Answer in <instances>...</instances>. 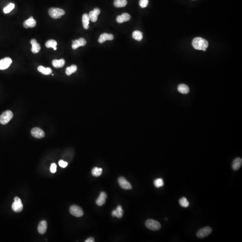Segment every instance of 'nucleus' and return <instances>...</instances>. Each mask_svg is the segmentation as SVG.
Wrapping results in <instances>:
<instances>
[{
  "label": "nucleus",
  "instance_id": "f257e3e1",
  "mask_svg": "<svg viewBox=\"0 0 242 242\" xmlns=\"http://www.w3.org/2000/svg\"><path fill=\"white\" fill-rule=\"evenodd\" d=\"M192 46L196 50L206 51L208 47V42L201 37H196L193 39L192 42Z\"/></svg>",
  "mask_w": 242,
  "mask_h": 242
},
{
  "label": "nucleus",
  "instance_id": "f03ea898",
  "mask_svg": "<svg viewBox=\"0 0 242 242\" xmlns=\"http://www.w3.org/2000/svg\"><path fill=\"white\" fill-rule=\"evenodd\" d=\"M49 14L51 18L54 19H60L62 15L65 14V11L60 8H51L49 10Z\"/></svg>",
  "mask_w": 242,
  "mask_h": 242
},
{
  "label": "nucleus",
  "instance_id": "7ed1b4c3",
  "mask_svg": "<svg viewBox=\"0 0 242 242\" xmlns=\"http://www.w3.org/2000/svg\"><path fill=\"white\" fill-rule=\"evenodd\" d=\"M13 117V114L11 110H7L0 116V123L2 125H6L10 122Z\"/></svg>",
  "mask_w": 242,
  "mask_h": 242
},
{
  "label": "nucleus",
  "instance_id": "20e7f679",
  "mask_svg": "<svg viewBox=\"0 0 242 242\" xmlns=\"http://www.w3.org/2000/svg\"><path fill=\"white\" fill-rule=\"evenodd\" d=\"M145 225L148 229L153 231H158L161 228L160 223L154 220H148L145 222Z\"/></svg>",
  "mask_w": 242,
  "mask_h": 242
},
{
  "label": "nucleus",
  "instance_id": "39448f33",
  "mask_svg": "<svg viewBox=\"0 0 242 242\" xmlns=\"http://www.w3.org/2000/svg\"><path fill=\"white\" fill-rule=\"evenodd\" d=\"M12 208L14 212L19 213L21 212L23 209V204L20 198L15 197L14 199V202L12 205Z\"/></svg>",
  "mask_w": 242,
  "mask_h": 242
},
{
  "label": "nucleus",
  "instance_id": "423d86ee",
  "mask_svg": "<svg viewBox=\"0 0 242 242\" xmlns=\"http://www.w3.org/2000/svg\"><path fill=\"white\" fill-rule=\"evenodd\" d=\"M70 211L72 215L78 218L82 217L84 215V211L82 208L76 205L72 206L70 207Z\"/></svg>",
  "mask_w": 242,
  "mask_h": 242
},
{
  "label": "nucleus",
  "instance_id": "0eeeda50",
  "mask_svg": "<svg viewBox=\"0 0 242 242\" xmlns=\"http://www.w3.org/2000/svg\"><path fill=\"white\" fill-rule=\"evenodd\" d=\"M212 231H213V230H212V228L210 227H209V226L204 227L202 229H200L197 232L196 236L199 238H204L206 237L207 236L211 234V233L212 232Z\"/></svg>",
  "mask_w": 242,
  "mask_h": 242
},
{
  "label": "nucleus",
  "instance_id": "6e6552de",
  "mask_svg": "<svg viewBox=\"0 0 242 242\" xmlns=\"http://www.w3.org/2000/svg\"><path fill=\"white\" fill-rule=\"evenodd\" d=\"M119 184L122 188L125 190H131L132 188V185L125 178L121 177L119 178Z\"/></svg>",
  "mask_w": 242,
  "mask_h": 242
},
{
  "label": "nucleus",
  "instance_id": "1a4fd4ad",
  "mask_svg": "<svg viewBox=\"0 0 242 242\" xmlns=\"http://www.w3.org/2000/svg\"><path fill=\"white\" fill-rule=\"evenodd\" d=\"M12 62L11 59V58H4L0 60V70H3L7 69L11 66Z\"/></svg>",
  "mask_w": 242,
  "mask_h": 242
},
{
  "label": "nucleus",
  "instance_id": "9d476101",
  "mask_svg": "<svg viewBox=\"0 0 242 242\" xmlns=\"http://www.w3.org/2000/svg\"><path fill=\"white\" fill-rule=\"evenodd\" d=\"M31 133L33 137L38 138H42L45 136L44 131L41 128L38 127L33 128L31 130Z\"/></svg>",
  "mask_w": 242,
  "mask_h": 242
},
{
  "label": "nucleus",
  "instance_id": "9b49d317",
  "mask_svg": "<svg viewBox=\"0 0 242 242\" xmlns=\"http://www.w3.org/2000/svg\"><path fill=\"white\" fill-rule=\"evenodd\" d=\"M73 44L72 47L73 49H76L80 46H84L87 44L86 40L83 38H80L79 40L72 41Z\"/></svg>",
  "mask_w": 242,
  "mask_h": 242
},
{
  "label": "nucleus",
  "instance_id": "f8f14e48",
  "mask_svg": "<svg viewBox=\"0 0 242 242\" xmlns=\"http://www.w3.org/2000/svg\"><path fill=\"white\" fill-rule=\"evenodd\" d=\"M101 13V11L99 8H95L94 10L93 11H91L89 13V17L90 19L92 22H96L97 21L98 16Z\"/></svg>",
  "mask_w": 242,
  "mask_h": 242
},
{
  "label": "nucleus",
  "instance_id": "ddd939ff",
  "mask_svg": "<svg viewBox=\"0 0 242 242\" xmlns=\"http://www.w3.org/2000/svg\"><path fill=\"white\" fill-rule=\"evenodd\" d=\"M107 198V195L106 193L103 191L101 192L100 196L96 201V203L97 206H103V204H105L106 203Z\"/></svg>",
  "mask_w": 242,
  "mask_h": 242
},
{
  "label": "nucleus",
  "instance_id": "4468645a",
  "mask_svg": "<svg viewBox=\"0 0 242 242\" xmlns=\"http://www.w3.org/2000/svg\"><path fill=\"white\" fill-rule=\"evenodd\" d=\"M114 38V36L112 34H109L107 33H103L100 36L98 41L100 43H103L106 41H112Z\"/></svg>",
  "mask_w": 242,
  "mask_h": 242
},
{
  "label": "nucleus",
  "instance_id": "2eb2a0df",
  "mask_svg": "<svg viewBox=\"0 0 242 242\" xmlns=\"http://www.w3.org/2000/svg\"><path fill=\"white\" fill-rule=\"evenodd\" d=\"M131 19V16L128 13L123 14L121 15L117 16L116 20L119 24H122L124 22H127Z\"/></svg>",
  "mask_w": 242,
  "mask_h": 242
},
{
  "label": "nucleus",
  "instance_id": "dca6fc26",
  "mask_svg": "<svg viewBox=\"0 0 242 242\" xmlns=\"http://www.w3.org/2000/svg\"><path fill=\"white\" fill-rule=\"evenodd\" d=\"M31 44L32 45L31 48V51L33 54H36L39 52L41 50V47L40 44L37 42V41L36 39H32L30 41Z\"/></svg>",
  "mask_w": 242,
  "mask_h": 242
},
{
  "label": "nucleus",
  "instance_id": "f3484780",
  "mask_svg": "<svg viewBox=\"0 0 242 242\" xmlns=\"http://www.w3.org/2000/svg\"><path fill=\"white\" fill-rule=\"evenodd\" d=\"M36 25V22L33 19V17H31L29 19L26 20L24 23V26L26 29L28 28H32L35 27Z\"/></svg>",
  "mask_w": 242,
  "mask_h": 242
},
{
  "label": "nucleus",
  "instance_id": "a211bd4d",
  "mask_svg": "<svg viewBox=\"0 0 242 242\" xmlns=\"http://www.w3.org/2000/svg\"><path fill=\"white\" fill-rule=\"evenodd\" d=\"M123 210L121 206H118L115 210H113L112 213L113 217H116L118 218H121L123 215Z\"/></svg>",
  "mask_w": 242,
  "mask_h": 242
},
{
  "label": "nucleus",
  "instance_id": "6ab92c4d",
  "mask_svg": "<svg viewBox=\"0 0 242 242\" xmlns=\"http://www.w3.org/2000/svg\"><path fill=\"white\" fill-rule=\"evenodd\" d=\"M47 223L45 221H42L39 223L38 231L41 234H44L46 232L47 229Z\"/></svg>",
  "mask_w": 242,
  "mask_h": 242
},
{
  "label": "nucleus",
  "instance_id": "aec40b11",
  "mask_svg": "<svg viewBox=\"0 0 242 242\" xmlns=\"http://www.w3.org/2000/svg\"><path fill=\"white\" fill-rule=\"evenodd\" d=\"M242 160L239 157H237L234 160L232 164V168L234 171H238L242 166Z\"/></svg>",
  "mask_w": 242,
  "mask_h": 242
},
{
  "label": "nucleus",
  "instance_id": "412c9836",
  "mask_svg": "<svg viewBox=\"0 0 242 242\" xmlns=\"http://www.w3.org/2000/svg\"><path fill=\"white\" fill-rule=\"evenodd\" d=\"M90 19L89 14H84L82 17V22H83V26L85 29L87 30L89 29V24Z\"/></svg>",
  "mask_w": 242,
  "mask_h": 242
},
{
  "label": "nucleus",
  "instance_id": "4be33fe9",
  "mask_svg": "<svg viewBox=\"0 0 242 242\" xmlns=\"http://www.w3.org/2000/svg\"><path fill=\"white\" fill-rule=\"evenodd\" d=\"M65 64V61L63 59L60 60L55 59L52 61L53 66L56 68H61L64 66Z\"/></svg>",
  "mask_w": 242,
  "mask_h": 242
},
{
  "label": "nucleus",
  "instance_id": "5701e85b",
  "mask_svg": "<svg viewBox=\"0 0 242 242\" xmlns=\"http://www.w3.org/2000/svg\"><path fill=\"white\" fill-rule=\"evenodd\" d=\"M178 90L181 94H188L190 91L189 87L184 84H181L178 85Z\"/></svg>",
  "mask_w": 242,
  "mask_h": 242
},
{
  "label": "nucleus",
  "instance_id": "b1692460",
  "mask_svg": "<svg viewBox=\"0 0 242 242\" xmlns=\"http://www.w3.org/2000/svg\"><path fill=\"white\" fill-rule=\"evenodd\" d=\"M37 69H38V71L40 72L42 74H44V75H49V74H51L52 72V70L51 68H49V67L45 68V67L42 66H39Z\"/></svg>",
  "mask_w": 242,
  "mask_h": 242
},
{
  "label": "nucleus",
  "instance_id": "393cba45",
  "mask_svg": "<svg viewBox=\"0 0 242 242\" xmlns=\"http://www.w3.org/2000/svg\"><path fill=\"white\" fill-rule=\"evenodd\" d=\"M127 4V0H114V4L116 7H124Z\"/></svg>",
  "mask_w": 242,
  "mask_h": 242
},
{
  "label": "nucleus",
  "instance_id": "a878e982",
  "mask_svg": "<svg viewBox=\"0 0 242 242\" xmlns=\"http://www.w3.org/2000/svg\"><path fill=\"white\" fill-rule=\"evenodd\" d=\"M132 37L135 40L139 41H141L142 40L143 36L142 32L136 30L135 31L133 32Z\"/></svg>",
  "mask_w": 242,
  "mask_h": 242
},
{
  "label": "nucleus",
  "instance_id": "bb28decb",
  "mask_svg": "<svg viewBox=\"0 0 242 242\" xmlns=\"http://www.w3.org/2000/svg\"><path fill=\"white\" fill-rule=\"evenodd\" d=\"M77 70V66L75 65H73L70 67H67L66 71V73L67 76H71L72 74L76 72Z\"/></svg>",
  "mask_w": 242,
  "mask_h": 242
},
{
  "label": "nucleus",
  "instance_id": "cd10ccee",
  "mask_svg": "<svg viewBox=\"0 0 242 242\" xmlns=\"http://www.w3.org/2000/svg\"><path fill=\"white\" fill-rule=\"evenodd\" d=\"M102 171H103V170L102 168H98L96 167L92 169L91 173H92V175L94 177H99L101 175Z\"/></svg>",
  "mask_w": 242,
  "mask_h": 242
},
{
  "label": "nucleus",
  "instance_id": "c85d7f7f",
  "mask_svg": "<svg viewBox=\"0 0 242 242\" xmlns=\"http://www.w3.org/2000/svg\"><path fill=\"white\" fill-rule=\"evenodd\" d=\"M57 45V42L56 41L54 40H50L46 42L45 46L48 48H53V49L56 47Z\"/></svg>",
  "mask_w": 242,
  "mask_h": 242
},
{
  "label": "nucleus",
  "instance_id": "c756f323",
  "mask_svg": "<svg viewBox=\"0 0 242 242\" xmlns=\"http://www.w3.org/2000/svg\"><path fill=\"white\" fill-rule=\"evenodd\" d=\"M179 204L183 208H188L189 206V202L187 198L185 197H182L179 201Z\"/></svg>",
  "mask_w": 242,
  "mask_h": 242
},
{
  "label": "nucleus",
  "instance_id": "7c9ffc66",
  "mask_svg": "<svg viewBox=\"0 0 242 242\" xmlns=\"http://www.w3.org/2000/svg\"><path fill=\"white\" fill-rule=\"evenodd\" d=\"M154 184L155 186L157 188L163 187L164 185V181L162 178H157L154 181Z\"/></svg>",
  "mask_w": 242,
  "mask_h": 242
},
{
  "label": "nucleus",
  "instance_id": "2f4dec72",
  "mask_svg": "<svg viewBox=\"0 0 242 242\" xmlns=\"http://www.w3.org/2000/svg\"><path fill=\"white\" fill-rule=\"evenodd\" d=\"M14 7H15V5H14V4H13V3H10V4L8 5L6 7L4 8V10H3L4 12L5 13V14H7L10 13L11 11L13 10Z\"/></svg>",
  "mask_w": 242,
  "mask_h": 242
},
{
  "label": "nucleus",
  "instance_id": "473e14b6",
  "mask_svg": "<svg viewBox=\"0 0 242 242\" xmlns=\"http://www.w3.org/2000/svg\"><path fill=\"white\" fill-rule=\"evenodd\" d=\"M139 4L140 6L142 8L146 7L148 4V0H140Z\"/></svg>",
  "mask_w": 242,
  "mask_h": 242
},
{
  "label": "nucleus",
  "instance_id": "72a5a7b5",
  "mask_svg": "<svg viewBox=\"0 0 242 242\" xmlns=\"http://www.w3.org/2000/svg\"><path fill=\"white\" fill-rule=\"evenodd\" d=\"M50 171L52 173H55L57 171V165L55 163H53L51 164L50 167Z\"/></svg>",
  "mask_w": 242,
  "mask_h": 242
},
{
  "label": "nucleus",
  "instance_id": "f704fd0d",
  "mask_svg": "<svg viewBox=\"0 0 242 242\" xmlns=\"http://www.w3.org/2000/svg\"><path fill=\"white\" fill-rule=\"evenodd\" d=\"M59 164L60 166L62 168H65L68 165V163L67 162H66V161L63 160H60L59 161Z\"/></svg>",
  "mask_w": 242,
  "mask_h": 242
},
{
  "label": "nucleus",
  "instance_id": "c9c22d12",
  "mask_svg": "<svg viewBox=\"0 0 242 242\" xmlns=\"http://www.w3.org/2000/svg\"><path fill=\"white\" fill-rule=\"evenodd\" d=\"M95 241L94 238H89L88 239L85 240V242H94Z\"/></svg>",
  "mask_w": 242,
  "mask_h": 242
}]
</instances>
